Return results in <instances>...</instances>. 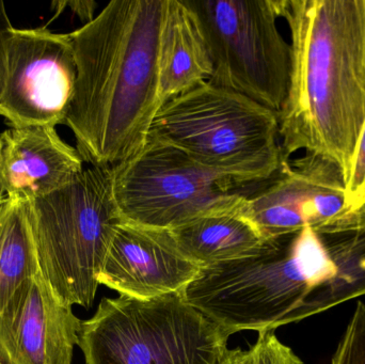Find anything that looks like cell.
I'll return each instance as SVG.
<instances>
[{"instance_id": "2", "label": "cell", "mask_w": 365, "mask_h": 364, "mask_svg": "<svg viewBox=\"0 0 365 364\" xmlns=\"http://www.w3.org/2000/svg\"><path fill=\"white\" fill-rule=\"evenodd\" d=\"M281 17L292 47L283 156H319L346 182L365 125V0H283Z\"/></svg>"}, {"instance_id": "3", "label": "cell", "mask_w": 365, "mask_h": 364, "mask_svg": "<svg viewBox=\"0 0 365 364\" xmlns=\"http://www.w3.org/2000/svg\"><path fill=\"white\" fill-rule=\"evenodd\" d=\"M149 136L248 185L265 183L287 160L278 113L210 81L165 103Z\"/></svg>"}, {"instance_id": "17", "label": "cell", "mask_w": 365, "mask_h": 364, "mask_svg": "<svg viewBox=\"0 0 365 364\" xmlns=\"http://www.w3.org/2000/svg\"><path fill=\"white\" fill-rule=\"evenodd\" d=\"M248 350V364H304L277 338L274 331L259 333L257 342Z\"/></svg>"}, {"instance_id": "19", "label": "cell", "mask_w": 365, "mask_h": 364, "mask_svg": "<svg viewBox=\"0 0 365 364\" xmlns=\"http://www.w3.org/2000/svg\"><path fill=\"white\" fill-rule=\"evenodd\" d=\"M98 2L93 0H73V1H53L51 9L56 11L55 16L59 15L66 8L70 9L83 25L89 23L96 17V10Z\"/></svg>"}, {"instance_id": "12", "label": "cell", "mask_w": 365, "mask_h": 364, "mask_svg": "<svg viewBox=\"0 0 365 364\" xmlns=\"http://www.w3.org/2000/svg\"><path fill=\"white\" fill-rule=\"evenodd\" d=\"M85 169L76 147L53 126L10 128L0 135V181L6 198L30 201L66 186Z\"/></svg>"}, {"instance_id": "1", "label": "cell", "mask_w": 365, "mask_h": 364, "mask_svg": "<svg viewBox=\"0 0 365 364\" xmlns=\"http://www.w3.org/2000/svg\"><path fill=\"white\" fill-rule=\"evenodd\" d=\"M167 0H113L71 32L77 77L63 125L90 166L140 153L163 106L160 45Z\"/></svg>"}, {"instance_id": "18", "label": "cell", "mask_w": 365, "mask_h": 364, "mask_svg": "<svg viewBox=\"0 0 365 364\" xmlns=\"http://www.w3.org/2000/svg\"><path fill=\"white\" fill-rule=\"evenodd\" d=\"M345 197L351 211L357 212L365 207V125L356 149L353 167L349 179L345 182Z\"/></svg>"}, {"instance_id": "10", "label": "cell", "mask_w": 365, "mask_h": 364, "mask_svg": "<svg viewBox=\"0 0 365 364\" xmlns=\"http://www.w3.org/2000/svg\"><path fill=\"white\" fill-rule=\"evenodd\" d=\"M81 326L38 273L0 313V364H72Z\"/></svg>"}, {"instance_id": "9", "label": "cell", "mask_w": 365, "mask_h": 364, "mask_svg": "<svg viewBox=\"0 0 365 364\" xmlns=\"http://www.w3.org/2000/svg\"><path fill=\"white\" fill-rule=\"evenodd\" d=\"M76 77L70 33L47 27L11 28L0 115L11 128L63 124Z\"/></svg>"}, {"instance_id": "14", "label": "cell", "mask_w": 365, "mask_h": 364, "mask_svg": "<svg viewBox=\"0 0 365 364\" xmlns=\"http://www.w3.org/2000/svg\"><path fill=\"white\" fill-rule=\"evenodd\" d=\"M169 232L202 269L252 256L266 241L242 211L206 216Z\"/></svg>"}, {"instance_id": "7", "label": "cell", "mask_w": 365, "mask_h": 364, "mask_svg": "<svg viewBox=\"0 0 365 364\" xmlns=\"http://www.w3.org/2000/svg\"><path fill=\"white\" fill-rule=\"evenodd\" d=\"M203 30L210 83L280 113L289 93L292 47L278 28L283 0H185Z\"/></svg>"}, {"instance_id": "4", "label": "cell", "mask_w": 365, "mask_h": 364, "mask_svg": "<svg viewBox=\"0 0 365 364\" xmlns=\"http://www.w3.org/2000/svg\"><path fill=\"white\" fill-rule=\"evenodd\" d=\"M38 273L63 305L90 309L98 275L123 222L113 167H85L63 187L28 202Z\"/></svg>"}, {"instance_id": "6", "label": "cell", "mask_w": 365, "mask_h": 364, "mask_svg": "<svg viewBox=\"0 0 365 364\" xmlns=\"http://www.w3.org/2000/svg\"><path fill=\"white\" fill-rule=\"evenodd\" d=\"M261 185L204 168L150 136L140 153L113 167L122 219L154 230H175L206 216L242 211L249 194Z\"/></svg>"}, {"instance_id": "13", "label": "cell", "mask_w": 365, "mask_h": 364, "mask_svg": "<svg viewBox=\"0 0 365 364\" xmlns=\"http://www.w3.org/2000/svg\"><path fill=\"white\" fill-rule=\"evenodd\" d=\"M212 72V58L197 15L185 0H167L160 45L163 105L210 80Z\"/></svg>"}, {"instance_id": "21", "label": "cell", "mask_w": 365, "mask_h": 364, "mask_svg": "<svg viewBox=\"0 0 365 364\" xmlns=\"http://www.w3.org/2000/svg\"><path fill=\"white\" fill-rule=\"evenodd\" d=\"M249 350H242L240 348L235 350H229L219 364H248Z\"/></svg>"}, {"instance_id": "5", "label": "cell", "mask_w": 365, "mask_h": 364, "mask_svg": "<svg viewBox=\"0 0 365 364\" xmlns=\"http://www.w3.org/2000/svg\"><path fill=\"white\" fill-rule=\"evenodd\" d=\"M229 337L182 292L143 299L103 298L81 322L86 364H219Z\"/></svg>"}, {"instance_id": "15", "label": "cell", "mask_w": 365, "mask_h": 364, "mask_svg": "<svg viewBox=\"0 0 365 364\" xmlns=\"http://www.w3.org/2000/svg\"><path fill=\"white\" fill-rule=\"evenodd\" d=\"M38 273L28 202L6 198L0 205V313L19 286Z\"/></svg>"}, {"instance_id": "16", "label": "cell", "mask_w": 365, "mask_h": 364, "mask_svg": "<svg viewBox=\"0 0 365 364\" xmlns=\"http://www.w3.org/2000/svg\"><path fill=\"white\" fill-rule=\"evenodd\" d=\"M331 364H365V305L358 303Z\"/></svg>"}, {"instance_id": "11", "label": "cell", "mask_w": 365, "mask_h": 364, "mask_svg": "<svg viewBox=\"0 0 365 364\" xmlns=\"http://www.w3.org/2000/svg\"><path fill=\"white\" fill-rule=\"evenodd\" d=\"M201 269L182 254L169 231L122 222L98 284L123 296L148 301L182 292Z\"/></svg>"}, {"instance_id": "20", "label": "cell", "mask_w": 365, "mask_h": 364, "mask_svg": "<svg viewBox=\"0 0 365 364\" xmlns=\"http://www.w3.org/2000/svg\"><path fill=\"white\" fill-rule=\"evenodd\" d=\"M12 27L4 2L0 0V98L4 89V75H6V36Z\"/></svg>"}, {"instance_id": "22", "label": "cell", "mask_w": 365, "mask_h": 364, "mask_svg": "<svg viewBox=\"0 0 365 364\" xmlns=\"http://www.w3.org/2000/svg\"><path fill=\"white\" fill-rule=\"evenodd\" d=\"M6 192H4V186H2L1 181H0V205L2 204L4 200H6Z\"/></svg>"}, {"instance_id": "8", "label": "cell", "mask_w": 365, "mask_h": 364, "mask_svg": "<svg viewBox=\"0 0 365 364\" xmlns=\"http://www.w3.org/2000/svg\"><path fill=\"white\" fill-rule=\"evenodd\" d=\"M242 214L266 239L306 228L321 234L365 229V207L349 209L339 167L312 154L285 160L249 194Z\"/></svg>"}]
</instances>
